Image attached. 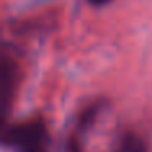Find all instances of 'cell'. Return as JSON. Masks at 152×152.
Here are the masks:
<instances>
[{
	"instance_id": "6da1fadb",
	"label": "cell",
	"mask_w": 152,
	"mask_h": 152,
	"mask_svg": "<svg viewBox=\"0 0 152 152\" xmlns=\"http://www.w3.org/2000/svg\"><path fill=\"white\" fill-rule=\"evenodd\" d=\"M4 142L13 152H49V132L43 119L10 126L4 132Z\"/></svg>"
},
{
	"instance_id": "7a4b0ae2",
	"label": "cell",
	"mask_w": 152,
	"mask_h": 152,
	"mask_svg": "<svg viewBox=\"0 0 152 152\" xmlns=\"http://www.w3.org/2000/svg\"><path fill=\"white\" fill-rule=\"evenodd\" d=\"M17 64L5 53L2 56V67H0V103H2L4 115H7L8 108L12 105L15 87H17Z\"/></svg>"
},
{
	"instance_id": "3957f363",
	"label": "cell",
	"mask_w": 152,
	"mask_h": 152,
	"mask_svg": "<svg viewBox=\"0 0 152 152\" xmlns=\"http://www.w3.org/2000/svg\"><path fill=\"white\" fill-rule=\"evenodd\" d=\"M115 152H147V144L137 132L126 131L119 137Z\"/></svg>"
},
{
	"instance_id": "277c9868",
	"label": "cell",
	"mask_w": 152,
	"mask_h": 152,
	"mask_svg": "<svg viewBox=\"0 0 152 152\" xmlns=\"http://www.w3.org/2000/svg\"><path fill=\"white\" fill-rule=\"evenodd\" d=\"M90 2H95V4H100V2H106V0H90Z\"/></svg>"
}]
</instances>
